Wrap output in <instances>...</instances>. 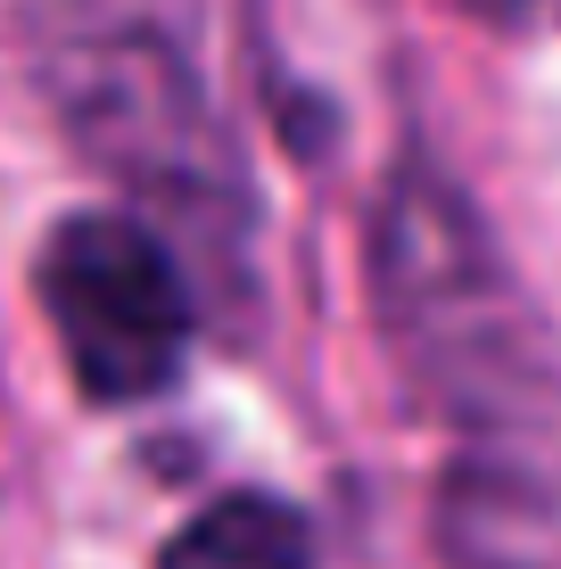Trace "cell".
<instances>
[{"label":"cell","mask_w":561,"mask_h":569,"mask_svg":"<svg viewBox=\"0 0 561 569\" xmlns=\"http://www.w3.org/2000/svg\"><path fill=\"white\" fill-rule=\"evenodd\" d=\"M372 306L421 405L462 421V455H553V371L512 264L479 207L430 166H404L372 214Z\"/></svg>","instance_id":"cell-1"},{"label":"cell","mask_w":561,"mask_h":569,"mask_svg":"<svg viewBox=\"0 0 561 569\" xmlns=\"http://www.w3.org/2000/svg\"><path fill=\"white\" fill-rule=\"evenodd\" d=\"M33 9V74H42L67 141L190 223L240 214V149H231L199 58L149 9L100 0H26Z\"/></svg>","instance_id":"cell-2"},{"label":"cell","mask_w":561,"mask_h":569,"mask_svg":"<svg viewBox=\"0 0 561 569\" xmlns=\"http://www.w3.org/2000/svg\"><path fill=\"white\" fill-rule=\"evenodd\" d=\"M33 298H42L58 356L91 405H149L182 380L199 347V298L182 264L141 214L83 207L42 240L33 257Z\"/></svg>","instance_id":"cell-3"},{"label":"cell","mask_w":561,"mask_h":569,"mask_svg":"<svg viewBox=\"0 0 561 569\" xmlns=\"http://www.w3.org/2000/svg\"><path fill=\"white\" fill-rule=\"evenodd\" d=\"M158 569H314V537L281 496L240 487V496H216L207 512L173 528Z\"/></svg>","instance_id":"cell-4"}]
</instances>
